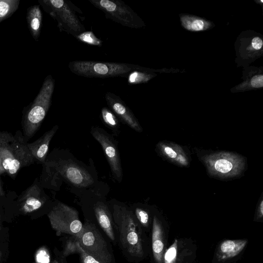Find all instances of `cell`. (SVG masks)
Here are the masks:
<instances>
[{
  "mask_svg": "<svg viewBox=\"0 0 263 263\" xmlns=\"http://www.w3.org/2000/svg\"><path fill=\"white\" fill-rule=\"evenodd\" d=\"M21 135L0 132V158L5 172L11 177L33 162V157Z\"/></svg>",
  "mask_w": 263,
  "mask_h": 263,
  "instance_id": "6da1fadb",
  "label": "cell"
},
{
  "mask_svg": "<svg viewBox=\"0 0 263 263\" xmlns=\"http://www.w3.org/2000/svg\"><path fill=\"white\" fill-rule=\"evenodd\" d=\"M68 67L75 74L88 78L125 77L133 71L142 68L139 66L122 63L93 61H74Z\"/></svg>",
  "mask_w": 263,
  "mask_h": 263,
  "instance_id": "7a4b0ae2",
  "label": "cell"
},
{
  "mask_svg": "<svg viewBox=\"0 0 263 263\" xmlns=\"http://www.w3.org/2000/svg\"><path fill=\"white\" fill-rule=\"evenodd\" d=\"M54 88V80L49 75L25 117L24 132L26 136L32 137L41 125L50 106Z\"/></svg>",
  "mask_w": 263,
  "mask_h": 263,
  "instance_id": "3957f363",
  "label": "cell"
},
{
  "mask_svg": "<svg viewBox=\"0 0 263 263\" xmlns=\"http://www.w3.org/2000/svg\"><path fill=\"white\" fill-rule=\"evenodd\" d=\"M39 3L45 11L58 22L61 31L71 34L74 37L85 31L76 15L72 5L64 0H42Z\"/></svg>",
  "mask_w": 263,
  "mask_h": 263,
  "instance_id": "277c9868",
  "label": "cell"
},
{
  "mask_svg": "<svg viewBox=\"0 0 263 263\" xmlns=\"http://www.w3.org/2000/svg\"><path fill=\"white\" fill-rule=\"evenodd\" d=\"M202 160L211 175L220 177L237 176L245 167V160L241 156L229 152H221L205 155Z\"/></svg>",
  "mask_w": 263,
  "mask_h": 263,
  "instance_id": "5b68a950",
  "label": "cell"
},
{
  "mask_svg": "<svg viewBox=\"0 0 263 263\" xmlns=\"http://www.w3.org/2000/svg\"><path fill=\"white\" fill-rule=\"evenodd\" d=\"M105 14L106 18L131 28L142 27L143 23L138 15L126 4L119 0H89Z\"/></svg>",
  "mask_w": 263,
  "mask_h": 263,
  "instance_id": "8992f818",
  "label": "cell"
},
{
  "mask_svg": "<svg viewBox=\"0 0 263 263\" xmlns=\"http://www.w3.org/2000/svg\"><path fill=\"white\" fill-rule=\"evenodd\" d=\"M90 133L101 144L114 177L119 182H121L123 176L122 168L116 141L106 131L100 127H92Z\"/></svg>",
  "mask_w": 263,
  "mask_h": 263,
  "instance_id": "52a82bcc",
  "label": "cell"
},
{
  "mask_svg": "<svg viewBox=\"0 0 263 263\" xmlns=\"http://www.w3.org/2000/svg\"><path fill=\"white\" fill-rule=\"evenodd\" d=\"M49 217L53 225L63 232L77 235L82 229L77 211L62 203L53 209Z\"/></svg>",
  "mask_w": 263,
  "mask_h": 263,
  "instance_id": "ba28073f",
  "label": "cell"
},
{
  "mask_svg": "<svg viewBox=\"0 0 263 263\" xmlns=\"http://www.w3.org/2000/svg\"><path fill=\"white\" fill-rule=\"evenodd\" d=\"M197 248L190 238H176L167 247L163 255V263H194Z\"/></svg>",
  "mask_w": 263,
  "mask_h": 263,
  "instance_id": "9c48e42d",
  "label": "cell"
},
{
  "mask_svg": "<svg viewBox=\"0 0 263 263\" xmlns=\"http://www.w3.org/2000/svg\"><path fill=\"white\" fill-rule=\"evenodd\" d=\"M248 240L247 239H225L217 246L213 263H230L237 259L245 250Z\"/></svg>",
  "mask_w": 263,
  "mask_h": 263,
  "instance_id": "30bf717a",
  "label": "cell"
},
{
  "mask_svg": "<svg viewBox=\"0 0 263 263\" xmlns=\"http://www.w3.org/2000/svg\"><path fill=\"white\" fill-rule=\"evenodd\" d=\"M168 231L156 215L153 217L152 232V249L155 263H163V257L167 248Z\"/></svg>",
  "mask_w": 263,
  "mask_h": 263,
  "instance_id": "8fae6325",
  "label": "cell"
},
{
  "mask_svg": "<svg viewBox=\"0 0 263 263\" xmlns=\"http://www.w3.org/2000/svg\"><path fill=\"white\" fill-rule=\"evenodd\" d=\"M105 98L109 107L122 122L137 132L143 131L134 114L119 97L108 92L105 94Z\"/></svg>",
  "mask_w": 263,
  "mask_h": 263,
  "instance_id": "7c38bea8",
  "label": "cell"
},
{
  "mask_svg": "<svg viewBox=\"0 0 263 263\" xmlns=\"http://www.w3.org/2000/svg\"><path fill=\"white\" fill-rule=\"evenodd\" d=\"M122 224L124 226L126 231L121 233L122 238L125 246L128 247L129 250L136 251L137 254L142 255L143 250L142 241L138 231L137 230V223L133 218L131 214L128 211H124L122 213Z\"/></svg>",
  "mask_w": 263,
  "mask_h": 263,
  "instance_id": "4fadbf2b",
  "label": "cell"
},
{
  "mask_svg": "<svg viewBox=\"0 0 263 263\" xmlns=\"http://www.w3.org/2000/svg\"><path fill=\"white\" fill-rule=\"evenodd\" d=\"M60 173L69 182L79 187H87L93 183L91 175L81 166L74 163H67Z\"/></svg>",
  "mask_w": 263,
  "mask_h": 263,
  "instance_id": "5bb4252c",
  "label": "cell"
},
{
  "mask_svg": "<svg viewBox=\"0 0 263 263\" xmlns=\"http://www.w3.org/2000/svg\"><path fill=\"white\" fill-rule=\"evenodd\" d=\"M157 148L160 155L171 162L181 166L189 165V158L179 145L161 141L157 144Z\"/></svg>",
  "mask_w": 263,
  "mask_h": 263,
  "instance_id": "9a60e30c",
  "label": "cell"
},
{
  "mask_svg": "<svg viewBox=\"0 0 263 263\" xmlns=\"http://www.w3.org/2000/svg\"><path fill=\"white\" fill-rule=\"evenodd\" d=\"M58 129V126L55 125L34 142L27 144L34 158L41 162H45L49 143Z\"/></svg>",
  "mask_w": 263,
  "mask_h": 263,
  "instance_id": "2e32d148",
  "label": "cell"
},
{
  "mask_svg": "<svg viewBox=\"0 0 263 263\" xmlns=\"http://www.w3.org/2000/svg\"><path fill=\"white\" fill-rule=\"evenodd\" d=\"M22 209L26 213L40 208L44 202L41 190L36 184L30 186L21 197Z\"/></svg>",
  "mask_w": 263,
  "mask_h": 263,
  "instance_id": "e0dca14e",
  "label": "cell"
},
{
  "mask_svg": "<svg viewBox=\"0 0 263 263\" xmlns=\"http://www.w3.org/2000/svg\"><path fill=\"white\" fill-rule=\"evenodd\" d=\"M27 20L28 28L33 37L37 40L42 26V14L38 5H34L28 9Z\"/></svg>",
  "mask_w": 263,
  "mask_h": 263,
  "instance_id": "ac0fdd59",
  "label": "cell"
},
{
  "mask_svg": "<svg viewBox=\"0 0 263 263\" xmlns=\"http://www.w3.org/2000/svg\"><path fill=\"white\" fill-rule=\"evenodd\" d=\"M94 209L100 226L110 239H114L111 221L107 206L103 203H100L96 204Z\"/></svg>",
  "mask_w": 263,
  "mask_h": 263,
  "instance_id": "d6986e66",
  "label": "cell"
},
{
  "mask_svg": "<svg viewBox=\"0 0 263 263\" xmlns=\"http://www.w3.org/2000/svg\"><path fill=\"white\" fill-rule=\"evenodd\" d=\"M181 22L184 27L191 31H201L206 29L209 26L208 22L194 17H182Z\"/></svg>",
  "mask_w": 263,
  "mask_h": 263,
  "instance_id": "ffe728a7",
  "label": "cell"
},
{
  "mask_svg": "<svg viewBox=\"0 0 263 263\" xmlns=\"http://www.w3.org/2000/svg\"><path fill=\"white\" fill-rule=\"evenodd\" d=\"M20 0H0V22L10 16L18 8Z\"/></svg>",
  "mask_w": 263,
  "mask_h": 263,
  "instance_id": "44dd1931",
  "label": "cell"
},
{
  "mask_svg": "<svg viewBox=\"0 0 263 263\" xmlns=\"http://www.w3.org/2000/svg\"><path fill=\"white\" fill-rule=\"evenodd\" d=\"M101 118L104 123L112 130L117 131L119 129L120 125L118 119L107 108L102 109Z\"/></svg>",
  "mask_w": 263,
  "mask_h": 263,
  "instance_id": "7402d4cb",
  "label": "cell"
},
{
  "mask_svg": "<svg viewBox=\"0 0 263 263\" xmlns=\"http://www.w3.org/2000/svg\"><path fill=\"white\" fill-rule=\"evenodd\" d=\"M142 68L135 70L129 74L128 81L129 83L138 84L144 83L151 79V74L141 71V69Z\"/></svg>",
  "mask_w": 263,
  "mask_h": 263,
  "instance_id": "603a6c76",
  "label": "cell"
},
{
  "mask_svg": "<svg viewBox=\"0 0 263 263\" xmlns=\"http://www.w3.org/2000/svg\"><path fill=\"white\" fill-rule=\"evenodd\" d=\"M76 37L80 41L91 45L100 46L102 45V41L97 37L91 31H84Z\"/></svg>",
  "mask_w": 263,
  "mask_h": 263,
  "instance_id": "cb8c5ba5",
  "label": "cell"
},
{
  "mask_svg": "<svg viewBox=\"0 0 263 263\" xmlns=\"http://www.w3.org/2000/svg\"><path fill=\"white\" fill-rule=\"evenodd\" d=\"M136 216L140 223L145 227H147L149 222V216L148 213L144 210L137 208L136 209Z\"/></svg>",
  "mask_w": 263,
  "mask_h": 263,
  "instance_id": "d4e9b609",
  "label": "cell"
},
{
  "mask_svg": "<svg viewBox=\"0 0 263 263\" xmlns=\"http://www.w3.org/2000/svg\"><path fill=\"white\" fill-rule=\"evenodd\" d=\"M78 250L81 254V257L83 263H100L92 256L89 254H88L86 252L84 249L80 246L79 243H78Z\"/></svg>",
  "mask_w": 263,
  "mask_h": 263,
  "instance_id": "484cf974",
  "label": "cell"
},
{
  "mask_svg": "<svg viewBox=\"0 0 263 263\" xmlns=\"http://www.w3.org/2000/svg\"><path fill=\"white\" fill-rule=\"evenodd\" d=\"M35 259L37 263H49L50 256L45 250H40L36 254Z\"/></svg>",
  "mask_w": 263,
  "mask_h": 263,
  "instance_id": "4316f807",
  "label": "cell"
},
{
  "mask_svg": "<svg viewBox=\"0 0 263 263\" xmlns=\"http://www.w3.org/2000/svg\"><path fill=\"white\" fill-rule=\"evenodd\" d=\"M251 86L254 88H260L263 86V76L257 74L254 76L251 80Z\"/></svg>",
  "mask_w": 263,
  "mask_h": 263,
  "instance_id": "83f0119b",
  "label": "cell"
},
{
  "mask_svg": "<svg viewBox=\"0 0 263 263\" xmlns=\"http://www.w3.org/2000/svg\"><path fill=\"white\" fill-rule=\"evenodd\" d=\"M251 45L254 49L260 50L262 47V40L259 37H254L252 40Z\"/></svg>",
  "mask_w": 263,
  "mask_h": 263,
  "instance_id": "f1b7e54d",
  "label": "cell"
},
{
  "mask_svg": "<svg viewBox=\"0 0 263 263\" xmlns=\"http://www.w3.org/2000/svg\"><path fill=\"white\" fill-rule=\"evenodd\" d=\"M263 217V200L261 199L258 205L256 213L255 220L257 221L261 219Z\"/></svg>",
  "mask_w": 263,
  "mask_h": 263,
  "instance_id": "f546056e",
  "label": "cell"
},
{
  "mask_svg": "<svg viewBox=\"0 0 263 263\" xmlns=\"http://www.w3.org/2000/svg\"><path fill=\"white\" fill-rule=\"evenodd\" d=\"M4 173H5V170L3 167V164L2 162V160L0 158V175H2L3 174H4Z\"/></svg>",
  "mask_w": 263,
  "mask_h": 263,
  "instance_id": "4dcf8cb0",
  "label": "cell"
},
{
  "mask_svg": "<svg viewBox=\"0 0 263 263\" xmlns=\"http://www.w3.org/2000/svg\"><path fill=\"white\" fill-rule=\"evenodd\" d=\"M4 194H5V193H4V190H3L2 186V183H1V178H0V196H3V195H4Z\"/></svg>",
  "mask_w": 263,
  "mask_h": 263,
  "instance_id": "1f68e13d",
  "label": "cell"
}]
</instances>
